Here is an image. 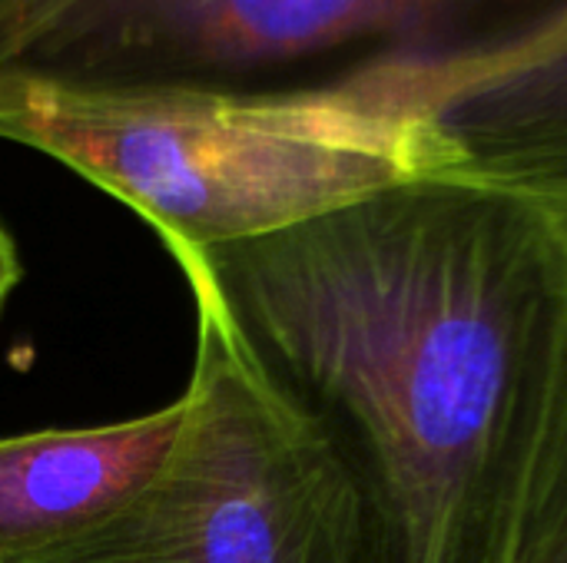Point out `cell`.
<instances>
[{
  "label": "cell",
  "instance_id": "cell-7",
  "mask_svg": "<svg viewBox=\"0 0 567 563\" xmlns=\"http://www.w3.org/2000/svg\"><path fill=\"white\" fill-rule=\"evenodd\" d=\"M17 282H20V256H17V246H13L10 232L0 222V309L10 299Z\"/></svg>",
  "mask_w": 567,
  "mask_h": 563
},
{
  "label": "cell",
  "instance_id": "cell-2",
  "mask_svg": "<svg viewBox=\"0 0 567 563\" xmlns=\"http://www.w3.org/2000/svg\"><path fill=\"white\" fill-rule=\"evenodd\" d=\"M0 139L116 196L169 252L286 232L452 169L422 113L349 80L126 100L7 86Z\"/></svg>",
  "mask_w": 567,
  "mask_h": 563
},
{
  "label": "cell",
  "instance_id": "cell-3",
  "mask_svg": "<svg viewBox=\"0 0 567 563\" xmlns=\"http://www.w3.org/2000/svg\"><path fill=\"white\" fill-rule=\"evenodd\" d=\"M196 302L186 425L163 475L93 531L10 563H349L342 484L312 431Z\"/></svg>",
  "mask_w": 567,
  "mask_h": 563
},
{
  "label": "cell",
  "instance_id": "cell-1",
  "mask_svg": "<svg viewBox=\"0 0 567 563\" xmlns=\"http://www.w3.org/2000/svg\"><path fill=\"white\" fill-rule=\"evenodd\" d=\"M332 461L349 563H518L567 332L542 196L429 173L169 252Z\"/></svg>",
  "mask_w": 567,
  "mask_h": 563
},
{
  "label": "cell",
  "instance_id": "cell-4",
  "mask_svg": "<svg viewBox=\"0 0 567 563\" xmlns=\"http://www.w3.org/2000/svg\"><path fill=\"white\" fill-rule=\"evenodd\" d=\"M186 395L103 428L0 438V563L93 531L136 501L169 465Z\"/></svg>",
  "mask_w": 567,
  "mask_h": 563
},
{
  "label": "cell",
  "instance_id": "cell-6",
  "mask_svg": "<svg viewBox=\"0 0 567 563\" xmlns=\"http://www.w3.org/2000/svg\"><path fill=\"white\" fill-rule=\"evenodd\" d=\"M567 242V189L555 196H542ZM518 563H567V332L561 345L558 388L551 405V421L542 448V465L535 478V494L528 508L522 561Z\"/></svg>",
  "mask_w": 567,
  "mask_h": 563
},
{
  "label": "cell",
  "instance_id": "cell-5",
  "mask_svg": "<svg viewBox=\"0 0 567 563\" xmlns=\"http://www.w3.org/2000/svg\"><path fill=\"white\" fill-rule=\"evenodd\" d=\"M419 110L455 173L532 196L567 189V56L452 83Z\"/></svg>",
  "mask_w": 567,
  "mask_h": 563
}]
</instances>
